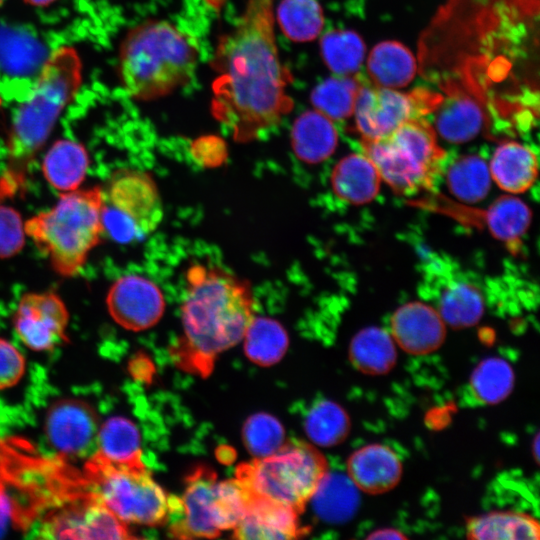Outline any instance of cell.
<instances>
[{"label":"cell","instance_id":"cell-37","mask_svg":"<svg viewBox=\"0 0 540 540\" xmlns=\"http://www.w3.org/2000/svg\"><path fill=\"white\" fill-rule=\"evenodd\" d=\"M305 431L314 444L322 447L335 446L346 439L350 431V419L340 405L322 400L308 412Z\"/></svg>","mask_w":540,"mask_h":540},{"label":"cell","instance_id":"cell-14","mask_svg":"<svg viewBox=\"0 0 540 540\" xmlns=\"http://www.w3.org/2000/svg\"><path fill=\"white\" fill-rule=\"evenodd\" d=\"M99 417L87 402L64 398L54 402L45 416L49 443L62 455L87 456L97 447Z\"/></svg>","mask_w":540,"mask_h":540},{"label":"cell","instance_id":"cell-21","mask_svg":"<svg viewBox=\"0 0 540 540\" xmlns=\"http://www.w3.org/2000/svg\"><path fill=\"white\" fill-rule=\"evenodd\" d=\"M330 181L334 194L342 201L363 205L375 199L382 180L373 162L363 152L340 159L332 170Z\"/></svg>","mask_w":540,"mask_h":540},{"label":"cell","instance_id":"cell-24","mask_svg":"<svg viewBox=\"0 0 540 540\" xmlns=\"http://www.w3.org/2000/svg\"><path fill=\"white\" fill-rule=\"evenodd\" d=\"M89 163V155L83 144L71 139H58L47 150L41 168L50 186L65 193L80 187Z\"/></svg>","mask_w":540,"mask_h":540},{"label":"cell","instance_id":"cell-8","mask_svg":"<svg viewBox=\"0 0 540 540\" xmlns=\"http://www.w3.org/2000/svg\"><path fill=\"white\" fill-rule=\"evenodd\" d=\"M327 472V461L314 446L289 441L271 455L240 464L236 478L250 492L301 513Z\"/></svg>","mask_w":540,"mask_h":540},{"label":"cell","instance_id":"cell-29","mask_svg":"<svg viewBox=\"0 0 540 540\" xmlns=\"http://www.w3.org/2000/svg\"><path fill=\"white\" fill-rule=\"evenodd\" d=\"M97 447V452L112 463L145 467L141 459L140 432L128 418L115 416L107 419L99 428Z\"/></svg>","mask_w":540,"mask_h":540},{"label":"cell","instance_id":"cell-32","mask_svg":"<svg viewBox=\"0 0 540 540\" xmlns=\"http://www.w3.org/2000/svg\"><path fill=\"white\" fill-rule=\"evenodd\" d=\"M276 19L282 33L297 43L314 40L324 25L323 9L318 0H281Z\"/></svg>","mask_w":540,"mask_h":540},{"label":"cell","instance_id":"cell-11","mask_svg":"<svg viewBox=\"0 0 540 540\" xmlns=\"http://www.w3.org/2000/svg\"><path fill=\"white\" fill-rule=\"evenodd\" d=\"M39 537L46 539H131L127 525L89 492L44 518Z\"/></svg>","mask_w":540,"mask_h":540},{"label":"cell","instance_id":"cell-42","mask_svg":"<svg viewBox=\"0 0 540 540\" xmlns=\"http://www.w3.org/2000/svg\"><path fill=\"white\" fill-rule=\"evenodd\" d=\"M369 539H377V540H389V539H403L405 536L394 529L386 528V529H380L373 533H371L368 536Z\"/></svg>","mask_w":540,"mask_h":540},{"label":"cell","instance_id":"cell-3","mask_svg":"<svg viewBox=\"0 0 540 540\" xmlns=\"http://www.w3.org/2000/svg\"><path fill=\"white\" fill-rule=\"evenodd\" d=\"M198 52L190 38L166 20H148L125 35L118 54V76L135 100L165 97L193 77Z\"/></svg>","mask_w":540,"mask_h":540},{"label":"cell","instance_id":"cell-6","mask_svg":"<svg viewBox=\"0 0 540 540\" xmlns=\"http://www.w3.org/2000/svg\"><path fill=\"white\" fill-rule=\"evenodd\" d=\"M248 489L237 479L218 481L200 466L186 478L181 497L168 498L169 532L175 538H215L234 529L244 516Z\"/></svg>","mask_w":540,"mask_h":540},{"label":"cell","instance_id":"cell-26","mask_svg":"<svg viewBox=\"0 0 540 540\" xmlns=\"http://www.w3.org/2000/svg\"><path fill=\"white\" fill-rule=\"evenodd\" d=\"M349 359L352 365L364 374H386L396 363L395 341L383 328L377 326L363 328L350 342Z\"/></svg>","mask_w":540,"mask_h":540},{"label":"cell","instance_id":"cell-19","mask_svg":"<svg viewBox=\"0 0 540 540\" xmlns=\"http://www.w3.org/2000/svg\"><path fill=\"white\" fill-rule=\"evenodd\" d=\"M347 475L360 491L381 494L392 490L399 483L402 464L390 447L369 444L349 456Z\"/></svg>","mask_w":540,"mask_h":540},{"label":"cell","instance_id":"cell-22","mask_svg":"<svg viewBox=\"0 0 540 540\" xmlns=\"http://www.w3.org/2000/svg\"><path fill=\"white\" fill-rule=\"evenodd\" d=\"M489 169L491 178L498 187L510 194H520L535 182L538 159L529 146L507 141L494 151Z\"/></svg>","mask_w":540,"mask_h":540},{"label":"cell","instance_id":"cell-41","mask_svg":"<svg viewBox=\"0 0 540 540\" xmlns=\"http://www.w3.org/2000/svg\"><path fill=\"white\" fill-rule=\"evenodd\" d=\"M16 523H18L16 508L6 492L4 484L0 481V538L4 536L12 524Z\"/></svg>","mask_w":540,"mask_h":540},{"label":"cell","instance_id":"cell-18","mask_svg":"<svg viewBox=\"0 0 540 540\" xmlns=\"http://www.w3.org/2000/svg\"><path fill=\"white\" fill-rule=\"evenodd\" d=\"M431 266L438 280L434 285L438 292L437 311L446 325L463 329L477 324L484 313V296L479 287L463 278L453 276L439 263Z\"/></svg>","mask_w":540,"mask_h":540},{"label":"cell","instance_id":"cell-15","mask_svg":"<svg viewBox=\"0 0 540 540\" xmlns=\"http://www.w3.org/2000/svg\"><path fill=\"white\" fill-rule=\"evenodd\" d=\"M106 305L117 324L137 332L159 322L165 310V299L153 281L141 275L128 274L110 286Z\"/></svg>","mask_w":540,"mask_h":540},{"label":"cell","instance_id":"cell-10","mask_svg":"<svg viewBox=\"0 0 540 540\" xmlns=\"http://www.w3.org/2000/svg\"><path fill=\"white\" fill-rule=\"evenodd\" d=\"M443 97L425 88L401 93L361 82L353 114L363 140L381 138L403 123L432 113Z\"/></svg>","mask_w":540,"mask_h":540},{"label":"cell","instance_id":"cell-30","mask_svg":"<svg viewBox=\"0 0 540 540\" xmlns=\"http://www.w3.org/2000/svg\"><path fill=\"white\" fill-rule=\"evenodd\" d=\"M491 181L489 164L476 154L460 156L446 171L450 193L468 204L482 201L489 193Z\"/></svg>","mask_w":540,"mask_h":540},{"label":"cell","instance_id":"cell-2","mask_svg":"<svg viewBox=\"0 0 540 540\" xmlns=\"http://www.w3.org/2000/svg\"><path fill=\"white\" fill-rule=\"evenodd\" d=\"M185 279L182 335L170 352L180 369L207 377L218 355L243 339L255 299L246 280L221 267L194 264Z\"/></svg>","mask_w":540,"mask_h":540},{"label":"cell","instance_id":"cell-23","mask_svg":"<svg viewBox=\"0 0 540 540\" xmlns=\"http://www.w3.org/2000/svg\"><path fill=\"white\" fill-rule=\"evenodd\" d=\"M338 144V133L332 120L318 110L299 115L291 129V146L295 156L306 164L327 160Z\"/></svg>","mask_w":540,"mask_h":540},{"label":"cell","instance_id":"cell-27","mask_svg":"<svg viewBox=\"0 0 540 540\" xmlns=\"http://www.w3.org/2000/svg\"><path fill=\"white\" fill-rule=\"evenodd\" d=\"M367 70L374 85L395 89L412 81L416 63L410 50L403 44L384 41L372 49Z\"/></svg>","mask_w":540,"mask_h":540},{"label":"cell","instance_id":"cell-13","mask_svg":"<svg viewBox=\"0 0 540 540\" xmlns=\"http://www.w3.org/2000/svg\"><path fill=\"white\" fill-rule=\"evenodd\" d=\"M68 320L67 307L56 293L29 292L18 303L13 326L28 348L49 351L67 340Z\"/></svg>","mask_w":540,"mask_h":540},{"label":"cell","instance_id":"cell-9","mask_svg":"<svg viewBox=\"0 0 540 540\" xmlns=\"http://www.w3.org/2000/svg\"><path fill=\"white\" fill-rule=\"evenodd\" d=\"M92 493L122 522L145 526L167 523L168 497L146 467L112 463L98 452L85 466Z\"/></svg>","mask_w":540,"mask_h":540},{"label":"cell","instance_id":"cell-38","mask_svg":"<svg viewBox=\"0 0 540 540\" xmlns=\"http://www.w3.org/2000/svg\"><path fill=\"white\" fill-rule=\"evenodd\" d=\"M243 441L247 450L256 458L266 457L285 443L284 428L272 415L256 413L244 424Z\"/></svg>","mask_w":540,"mask_h":540},{"label":"cell","instance_id":"cell-45","mask_svg":"<svg viewBox=\"0 0 540 540\" xmlns=\"http://www.w3.org/2000/svg\"><path fill=\"white\" fill-rule=\"evenodd\" d=\"M5 0H0V7L2 6V4L4 3Z\"/></svg>","mask_w":540,"mask_h":540},{"label":"cell","instance_id":"cell-43","mask_svg":"<svg viewBox=\"0 0 540 540\" xmlns=\"http://www.w3.org/2000/svg\"><path fill=\"white\" fill-rule=\"evenodd\" d=\"M26 4L37 6V7H43L48 6L55 2L56 0H23Z\"/></svg>","mask_w":540,"mask_h":540},{"label":"cell","instance_id":"cell-36","mask_svg":"<svg viewBox=\"0 0 540 540\" xmlns=\"http://www.w3.org/2000/svg\"><path fill=\"white\" fill-rule=\"evenodd\" d=\"M321 55L326 66L335 75H351L361 66L365 45L362 38L351 30H331L320 41Z\"/></svg>","mask_w":540,"mask_h":540},{"label":"cell","instance_id":"cell-12","mask_svg":"<svg viewBox=\"0 0 540 540\" xmlns=\"http://www.w3.org/2000/svg\"><path fill=\"white\" fill-rule=\"evenodd\" d=\"M105 202L134 227L137 236L153 232L163 219V205L152 176L123 168L109 180Z\"/></svg>","mask_w":540,"mask_h":540},{"label":"cell","instance_id":"cell-34","mask_svg":"<svg viewBox=\"0 0 540 540\" xmlns=\"http://www.w3.org/2000/svg\"><path fill=\"white\" fill-rule=\"evenodd\" d=\"M491 234L505 243H516L531 223V210L521 199L505 195L497 198L485 212Z\"/></svg>","mask_w":540,"mask_h":540},{"label":"cell","instance_id":"cell-17","mask_svg":"<svg viewBox=\"0 0 540 540\" xmlns=\"http://www.w3.org/2000/svg\"><path fill=\"white\" fill-rule=\"evenodd\" d=\"M299 514L289 506L249 491L244 516L233 529V537L265 540L299 538L305 533Z\"/></svg>","mask_w":540,"mask_h":540},{"label":"cell","instance_id":"cell-44","mask_svg":"<svg viewBox=\"0 0 540 540\" xmlns=\"http://www.w3.org/2000/svg\"><path fill=\"white\" fill-rule=\"evenodd\" d=\"M538 445H539V437L537 435L534 441V447H535L534 453H535L536 459H538V453H539Z\"/></svg>","mask_w":540,"mask_h":540},{"label":"cell","instance_id":"cell-1","mask_svg":"<svg viewBox=\"0 0 540 540\" xmlns=\"http://www.w3.org/2000/svg\"><path fill=\"white\" fill-rule=\"evenodd\" d=\"M211 66L212 114L236 141L256 139L292 110V76L280 59L273 0H247L236 26L219 39Z\"/></svg>","mask_w":540,"mask_h":540},{"label":"cell","instance_id":"cell-35","mask_svg":"<svg viewBox=\"0 0 540 540\" xmlns=\"http://www.w3.org/2000/svg\"><path fill=\"white\" fill-rule=\"evenodd\" d=\"M514 383L511 365L499 357L482 360L470 377V387L476 399L490 405L505 400L512 392Z\"/></svg>","mask_w":540,"mask_h":540},{"label":"cell","instance_id":"cell-5","mask_svg":"<svg viewBox=\"0 0 540 540\" xmlns=\"http://www.w3.org/2000/svg\"><path fill=\"white\" fill-rule=\"evenodd\" d=\"M77 50L61 46L48 56L27 98L16 109L7 139L12 162L25 163L48 139L60 114L82 83Z\"/></svg>","mask_w":540,"mask_h":540},{"label":"cell","instance_id":"cell-16","mask_svg":"<svg viewBox=\"0 0 540 540\" xmlns=\"http://www.w3.org/2000/svg\"><path fill=\"white\" fill-rule=\"evenodd\" d=\"M391 336L405 352L425 355L444 342L446 324L438 311L422 302H408L391 317Z\"/></svg>","mask_w":540,"mask_h":540},{"label":"cell","instance_id":"cell-40","mask_svg":"<svg viewBox=\"0 0 540 540\" xmlns=\"http://www.w3.org/2000/svg\"><path fill=\"white\" fill-rule=\"evenodd\" d=\"M24 372L23 355L10 342L0 338V390L17 384Z\"/></svg>","mask_w":540,"mask_h":540},{"label":"cell","instance_id":"cell-39","mask_svg":"<svg viewBox=\"0 0 540 540\" xmlns=\"http://www.w3.org/2000/svg\"><path fill=\"white\" fill-rule=\"evenodd\" d=\"M24 222L13 207L0 205V259L18 254L25 244Z\"/></svg>","mask_w":540,"mask_h":540},{"label":"cell","instance_id":"cell-7","mask_svg":"<svg viewBox=\"0 0 540 540\" xmlns=\"http://www.w3.org/2000/svg\"><path fill=\"white\" fill-rule=\"evenodd\" d=\"M362 146L381 180L402 195L431 188L446 159L434 128L423 118L411 119L381 138L363 140Z\"/></svg>","mask_w":540,"mask_h":540},{"label":"cell","instance_id":"cell-20","mask_svg":"<svg viewBox=\"0 0 540 540\" xmlns=\"http://www.w3.org/2000/svg\"><path fill=\"white\" fill-rule=\"evenodd\" d=\"M435 111L436 130L448 142L470 141L484 125V112L479 100L459 89L451 88Z\"/></svg>","mask_w":540,"mask_h":540},{"label":"cell","instance_id":"cell-31","mask_svg":"<svg viewBox=\"0 0 540 540\" xmlns=\"http://www.w3.org/2000/svg\"><path fill=\"white\" fill-rule=\"evenodd\" d=\"M246 356L255 364L270 366L277 363L288 348L284 327L268 317H254L244 334Z\"/></svg>","mask_w":540,"mask_h":540},{"label":"cell","instance_id":"cell-25","mask_svg":"<svg viewBox=\"0 0 540 540\" xmlns=\"http://www.w3.org/2000/svg\"><path fill=\"white\" fill-rule=\"evenodd\" d=\"M359 492L348 475L328 471L310 500L319 518L328 523L340 524L356 514L360 504Z\"/></svg>","mask_w":540,"mask_h":540},{"label":"cell","instance_id":"cell-33","mask_svg":"<svg viewBox=\"0 0 540 540\" xmlns=\"http://www.w3.org/2000/svg\"><path fill=\"white\" fill-rule=\"evenodd\" d=\"M361 81L350 75H335L318 84L310 95L312 105L331 120L353 115Z\"/></svg>","mask_w":540,"mask_h":540},{"label":"cell","instance_id":"cell-28","mask_svg":"<svg viewBox=\"0 0 540 540\" xmlns=\"http://www.w3.org/2000/svg\"><path fill=\"white\" fill-rule=\"evenodd\" d=\"M467 537L477 540H536L538 521L530 515L513 511H493L470 518Z\"/></svg>","mask_w":540,"mask_h":540},{"label":"cell","instance_id":"cell-4","mask_svg":"<svg viewBox=\"0 0 540 540\" xmlns=\"http://www.w3.org/2000/svg\"><path fill=\"white\" fill-rule=\"evenodd\" d=\"M105 193L99 186L62 193L55 205L26 222V235L63 277L76 275L104 234Z\"/></svg>","mask_w":540,"mask_h":540}]
</instances>
